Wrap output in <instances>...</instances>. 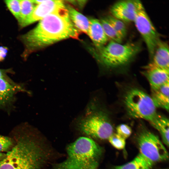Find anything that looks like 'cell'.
<instances>
[{"mask_svg":"<svg viewBox=\"0 0 169 169\" xmlns=\"http://www.w3.org/2000/svg\"><path fill=\"white\" fill-rule=\"evenodd\" d=\"M72 23L65 7L55 10L40 20L21 39L27 51L31 52L60 40L78 38L79 32Z\"/></svg>","mask_w":169,"mask_h":169,"instance_id":"obj_2","label":"cell"},{"mask_svg":"<svg viewBox=\"0 0 169 169\" xmlns=\"http://www.w3.org/2000/svg\"><path fill=\"white\" fill-rule=\"evenodd\" d=\"M141 3L137 0L119 1L111 6L110 12L112 16L123 22H134Z\"/></svg>","mask_w":169,"mask_h":169,"instance_id":"obj_10","label":"cell"},{"mask_svg":"<svg viewBox=\"0 0 169 169\" xmlns=\"http://www.w3.org/2000/svg\"><path fill=\"white\" fill-rule=\"evenodd\" d=\"M169 83L155 89H151L152 99L156 108L169 110Z\"/></svg>","mask_w":169,"mask_h":169,"instance_id":"obj_15","label":"cell"},{"mask_svg":"<svg viewBox=\"0 0 169 169\" xmlns=\"http://www.w3.org/2000/svg\"></svg>","mask_w":169,"mask_h":169,"instance_id":"obj_28","label":"cell"},{"mask_svg":"<svg viewBox=\"0 0 169 169\" xmlns=\"http://www.w3.org/2000/svg\"><path fill=\"white\" fill-rule=\"evenodd\" d=\"M137 142L140 154L153 163L167 160L168 153L158 137L144 129L139 133Z\"/></svg>","mask_w":169,"mask_h":169,"instance_id":"obj_7","label":"cell"},{"mask_svg":"<svg viewBox=\"0 0 169 169\" xmlns=\"http://www.w3.org/2000/svg\"><path fill=\"white\" fill-rule=\"evenodd\" d=\"M100 21L108 39H110L111 41L121 43L123 38L117 32L106 18H102Z\"/></svg>","mask_w":169,"mask_h":169,"instance_id":"obj_19","label":"cell"},{"mask_svg":"<svg viewBox=\"0 0 169 169\" xmlns=\"http://www.w3.org/2000/svg\"><path fill=\"white\" fill-rule=\"evenodd\" d=\"M11 137L14 144L0 161V169H42L46 160L47 152L31 126L19 125Z\"/></svg>","mask_w":169,"mask_h":169,"instance_id":"obj_1","label":"cell"},{"mask_svg":"<svg viewBox=\"0 0 169 169\" xmlns=\"http://www.w3.org/2000/svg\"><path fill=\"white\" fill-rule=\"evenodd\" d=\"M14 144V141L11 137L0 135V152H8Z\"/></svg>","mask_w":169,"mask_h":169,"instance_id":"obj_23","label":"cell"},{"mask_svg":"<svg viewBox=\"0 0 169 169\" xmlns=\"http://www.w3.org/2000/svg\"><path fill=\"white\" fill-rule=\"evenodd\" d=\"M67 152L66 159L54 169H97L102 150L92 139L81 137L67 146Z\"/></svg>","mask_w":169,"mask_h":169,"instance_id":"obj_3","label":"cell"},{"mask_svg":"<svg viewBox=\"0 0 169 169\" xmlns=\"http://www.w3.org/2000/svg\"><path fill=\"white\" fill-rule=\"evenodd\" d=\"M67 9L69 18L75 27L88 35L89 20L71 6H68Z\"/></svg>","mask_w":169,"mask_h":169,"instance_id":"obj_16","label":"cell"},{"mask_svg":"<svg viewBox=\"0 0 169 169\" xmlns=\"http://www.w3.org/2000/svg\"><path fill=\"white\" fill-rule=\"evenodd\" d=\"M19 1L20 16L18 22L21 25L31 15L35 6L32 0H20Z\"/></svg>","mask_w":169,"mask_h":169,"instance_id":"obj_20","label":"cell"},{"mask_svg":"<svg viewBox=\"0 0 169 169\" xmlns=\"http://www.w3.org/2000/svg\"><path fill=\"white\" fill-rule=\"evenodd\" d=\"M169 58L168 44L160 40L156 48L151 63L159 67L169 70Z\"/></svg>","mask_w":169,"mask_h":169,"instance_id":"obj_14","label":"cell"},{"mask_svg":"<svg viewBox=\"0 0 169 169\" xmlns=\"http://www.w3.org/2000/svg\"><path fill=\"white\" fill-rule=\"evenodd\" d=\"M106 18L123 39L127 33L126 27L124 22L112 16H108Z\"/></svg>","mask_w":169,"mask_h":169,"instance_id":"obj_21","label":"cell"},{"mask_svg":"<svg viewBox=\"0 0 169 169\" xmlns=\"http://www.w3.org/2000/svg\"><path fill=\"white\" fill-rule=\"evenodd\" d=\"M138 43L122 44L110 41L98 49L97 57L104 66L109 69L124 66L128 64L141 50Z\"/></svg>","mask_w":169,"mask_h":169,"instance_id":"obj_4","label":"cell"},{"mask_svg":"<svg viewBox=\"0 0 169 169\" xmlns=\"http://www.w3.org/2000/svg\"><path fill=\"white\" fill-rule=\"evenodd\" d=\"M143 73L148 80L151 89L169 83V70L159 67L151 62L144 67Z\"/></svg>","mask_w":169,"mask_h":169,"instance_id":"obj_12","label":"cell"},{"mask_svg":"<svg viewBox=\"0 0 169 169\" xmlns=\"http://www.w3.org/2000/svg\"><path fill=\"white\" fill-rule=\"evenodd\" d=\"M65 7L61 0H44L35 6L30 16L20 25L22 27L29 25L45 17L60 8Z\"/></svg>","mask_w":169,"mask_h":169,"instance_id":"obj_11","label":"cell"},{"mask_svg":"<svg viewBox=\"0 0 169 169\" xmlns=\"http://www.w3.org/2000/svg\"><path fill=\"white\" fill-rule=\"evenodd\" d=\"M124 104L127 114L132 118L144 119L151 124L159 115L151 96L138 89L132 88L127 91Z\"/></svg>","mask_w":169,"mask_h":169,"instance_id":"obj_5","label":"cell"},{"mask_svg":"<svg viewBox=\"0 0 169 169\" xmlns=\"http://www.w3.org/2000/svg\"><path fill=\"white\" fill-rule=\"evenodd\" d=\"M5 3L11 13L18 21L20 18L21 10L19 0H5Z\"/></svg>","mask_w":169,"mask_h":169,"instance_id":"obj_22","label":"cell"},{"mask_svg":"<svg viewBox=\"0 0 169 169\" xmlns=\"http://www.w3.org/2000/svg\"><path fill=\"white\" fill-rule=\"evenodd\" d=\"M108 140L114 147L118 150H122L125 147V139L116 133H113Z\"/></svg>","mask_w":169,"mask_h":169,"instance_id":"obj_24","label":"cell"},{"mask_svg":"<svg viewBox=\"0 0 169 169\" xmlns=\"http://www.w3.org/2000/svg\"><path fill=\"white\" fill-rule=\"evenodd\" d=\"M5 153L0 152V161L3 159L5 157Z\"/></svg>","mask_w":169,"mask_h":169,"instance_id":"obj_27","label":"cell"},{"mask_svg":"<svg viewBox=\"0 0 169 169\" xmlns=\"http://www.w3.org/2000/svg\"><path fill=\"white\" fill-rule=\"evenodd\" d=\"M116 134L125 139L128 138L132 133L131 127L125 124L118 125L116 128Z\"/></svg>","mask_w":169,"mask_h":169,"instance_id":"obj_25","label":"cell"},{"mask_svg":"<svg viewBox=\"0 0 169 169\" xmlns=\"http://www.w3.org/2000/svg\"><path fill=\"white\" fill-rule=\"evenodd\" d=\"M158 131L164 144L169 146V120L166 118L159 115L155 120L151 124Z\"/></svg>","mask_w":169,"mask_h":169,"instance_id":"obj_18","label":"cell"},{"mask_svg":"<svg viewBox=\"0 0 169 169\" xmlns=\"http://www.w3.org/2000/svg\"><path fill=\"white\" fill-rule=\"evenodd\" d=\"M134 22L146 44L150 57L152 59L157 44L160 40L158 33L142 3Z\"/></svg>","mask_w":169,"mask_h":169,"instance_id":"obj_8","label":"cell"},{"mask_svg":"<svg viewBox=\"0 0 169 169\" xmlns=\"http://www.w3.org/2000/svg\"><path fill=\"white\" fill-rule=\"evenodd\" d=\"M154 164L139 153L133 160L113 169H151Z\"/></svg>","mask_w":169,"mask_h":169,"instance_id":"obj_17","label":"cell"},{"mask_svg":"<svg viewBox=\"0 0 169 169\" xmlns=\"http://www.w3.org/2000/svg\"><path fill=\"white\" fill-rule=\"evenodd\" d=\"M11 70L0 69V109L9 111L13 106L16 95L29 92L23 85L15 82L8 75Z\"/></svg>","mask_w":169,"mask_h":169,"instance_id":"obj_9","label":"cell"},{"mask_svg":"<svg viewBox=\"0 0 169 169\" xmlns=\"http://www.w3.org/2000/svg\"><path fill=\"white\" fill-rule=\"evenodd\" d=\"M8 49L4 46H0V62L3 61L6 56Z\"/></svg>","mask_w":169,"mask_h":169,"instance_id":"obj_26","label":"cell"},{"mask_svg":"<svg viewBox=\"0 0 169 169\" xmlns=\"http://www.w3.org/2000/svg\"><path fill=\"white\" fill-rule=\"evenodd\" d=\"M80 130L90 136L108 140L114 133L113 128L106 114L102 111H95L86 116L79 123Z\"/></svg>","mask_w":169,"mask_h":169,"instance_id":"obj_6","label":"cell"},{"mask_svg":"<svg viewBox=\"0 0 169 169\" xmlns=\"http://www.w3.org/2000/svg\"><path fill=\"white\" fill-rule=\"evenodd\" d=\"M88 35L98 49L104 46L108 40L105 34L100 21L97 19L89 20Z\"/></svg>","mask_w":169,"mask_h":169,"instance_id":"obj_13","label":"cell"}]
</instances>
